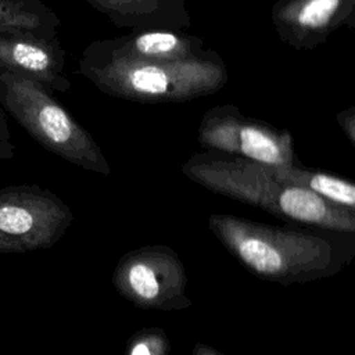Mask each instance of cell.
I'll list each match as a JSON object with an SVG mask.
<instances>
[{
	"label": "cell",
	"mask_w": 355,
	"mask_h": 355,
	"mask_svg": "<svg viewBox=\"0 0 355 355\" xmlns=\"http://www.w3.org/2000/svg\"><path fill=\"white\" fill-rule=\"evenodd\" d=\"M208 226L248 272L283 286L331 277L355 259V233L272 226L229 214H212Z\"/></svg>",
	"instance_id": "6da1fadb"
},
{
	"label": "cell",
	"mask_w": 355,
	"mask_h": 355,
	"mask_svg": "<svg viewBox=\"0 0 355 355\" xmlns=\"http://www.w3.org/2000/svg\"><path fill=\"white\" fill-rule=\"evenodd\" d=\"M78 72L108 96L143 104L196 100L227 82L226 64L212 49L189 60L154 61L114 53L98 40L82 51Z\"/></svg>",
	"instance_id": "7a4b0ae2"
},
{
	"label": "cell",
	"mask_w": 355,
	"mask_h": 355,
	"mask_svg": "<svg viewBox=\"0 0 355 355\" xmlns=\"http://www.w3.org/2000/svg\"><path fill=\"white\" fill-rule=\"evenodd\" d=\"M42 82L0 68V105L31 137L75 166L108 176L111 166L93 136Z\"/></svg>",
	"instance_id": "3957f363"
},
{
	"label": "cell",
	"mask_w": 355,
	"mask_h": 355,
	"mask_svg": "<svg viewBox=\"0 0 355 355\" xmlns=\"http://www.w3.org/2000/svg\"><path fill=\"white\" fill-rule=\"evenodd\" d=\"M294 169L212 150L191 154L182 165L183 175L191 182L272 215L280 190L284 184L293 183Z\"/></svg>",
	"instance_id": "277c9868"
},
{
	"label": "cell",
	"mask_w": 355,
	"mask_h": 355,
	"mask_svg": "<svg viewBox=\"0 0 355 355\" xmlns=\"http://www.w3.org/2000/svg\"><path fill=\"white\" fill-rule=\"evenodd\" d=\"M115 290L146 311H184L191 306L187 275L178 254L168 245H143L123 254L111 276Z\"/></svg>",
	"instance_id": "5b68a950"
},
{
	"label": "cell",
	"mask_w": 355,
	"mask_h": 355,
	"mask_svg": "<svg viewBox=\"0 0 355 355\" xmlns=\"http://www.w3.org/2000/svg\"><path fill=\"white\" fill-rule=\"evenodd\" d=\"M197 140L204 150L244 157L280 168L302 166L287 129L250 118L233 104L209 108L201 118Z\"/></svg>",
	"instance_id": "8992f818"
},
{
	"label": "cell",
	"mask_w": 355,
	"mask_h": 355,
	"mask_svg": "<svg viewBox=\"0 0 355 355\" xmlns=\"http://www.w3.org/2000/svg\"><path fill=\"white\" fill-rule=\"evenodd\" d=\"M72 220L71 208L49 189L37 184L0 189V236L22 252L53 247Z\"/></svg>",
	"instance_id": "52a82bcc"
},
{
	"label": "cell",
	"mask_w": 355,
	"mask_h": 355,
	"mask_svg": "<svg viewBox=\"0 0 355 355\" xmlns=\"http://www.w3.org/2000/svg\"><path fill=\"white\" fill-rule=\"evenodd\" d=\"M272 22L284 43L312 50L338 28H355V0H276Z\"/></svg>",
	"instance_id": "ba28073f"
},
{
	"label": "cell",
	"mask_w": 355,
	"mask_h": 355,
	"mask_svg": "<svg viewBox=\"0 0 355 355\" xmlns=\"http://www.w3.org/2000/svg\"><path fill=\"white\" fill-rule=\"evenodd\" d=\"M64 67L65 51L58 39L0 28V68L25 73L54 92L67 93L71 82L62 73Z\"/></svg>",
	"instance_id": "9c48e42d"
},
{
	"label": "cell",
	"mask_w": 355,
	"mask_h": 355,
	"mask_svg": "<svg viewBox=\"0 0 355 355\" xmlns=\"http://www.w3.org/2000/svg\"><path fill=\"white\" fill-rule=\"evenodd\" d=\"M115 26L186 31L191 17L186 0H86Z\"/></svg>",
	"instance_id": "30bf717a"
},
{
	"label": "cell",
	"mask_w": 355,
	"mask_h": 355,
	"mask_svg": "<svg viewBox=\"0 0 355 355\" xmlns=\"http://www.w3.org/2000/svg\"><path fill=\"white\" fill-rule=\"evenodd\" d=\"M98 42L114 53L154 61L189 60L208 51L201 37L173 29L132 31L129 35Z\"/></svg>",
	"instance_id": "8fae6325"
},
{
	"label": "cell",
	"mask_w": 355,
	"mask_h": 355,
	"mask_svg": "<svg viewBox=\"0 0 355 355\" xmlns=\"http://www.w3.org/2000/svg\"><path fill=\"white\" fill-rule=\"evenodd\" d=\"M61 21L44 0H0V28L58 39Z\"/></svg>",
	"instance_id": "7c38bea8"
},
{
	"label": "cell",
	"mask_w": 355,
	"mask_h": 355,
	"mask_svg": "<svg viewBox=\"0 0 355 355\" xmlns=\"http://www.w3.org/2000/svg\"><path fill=\"white\" fill-rule=\"evenodd\" d=\"M294 183L306 184L330 200L355 209V182L324 172H315L302 166L294 172Z\"/></svg>",
	"instance_id": "4fadbf2b"
},
{
	"label": "cell",
	"mask_w": 355,
	"mask_h": 355,
	"mask_svg": "<svg viewBox=\"0 0 355 355\" xmlns=\"http://www.w3.org/2000/svg\"><path fill=\"white\" fill-rule=\"evenodd\" d=\"M171 348V341L162 329L144 327L130 336L125 352L128 355H166Z\"/></svg>",
	"instance_id": "5bb4252c"
},
{
	"label": "cell",
	"mask_w": 355,
	"mask_h": 355,
	"mask_svg": "<svg viewBox=\"0 0 355 355\" xmlns=\"http://www.w3.org/2000/svg\"><path fill=\"white\" fill-rule=\"evenodd\" d=\"M14 155H15V146L11 140V132L8 128L7 115L1 107L0 108V162L11 159L14 158Z\"/></svg>",
	"instance_id": "9a60e30c"
},
{
	"label": "cell",
	"mask_w": 355,
	"mask_h": 355,
	"mask_svg": "<svg viewBox=\"0 0 355 355\" xmlns=\"http://www.w3.org/2000/svg\"><path fill=\"white\" fill-rule=\"evenodd\" d=\"M336 121L343 133L355 146V104L340 111L336 115Z\"/></svg>",
	"instance_id": "2e32d148"
},
{
	"label": "cell",
	"mask_w": 355,
	"mask_h": 355,
	"mask_svg": "<svg viewBox=\"0 0 355 355\" xmlns=\"http://www.w3.org/2000/svg\"><path fill=\"white\" fill-rule=\"evenodd\" d=\"M18 252H22L19 247H17L14 243L0 236V254H18Z\"/></svg>",
	"instance_id": "e0dca14e"
},
{
	"label": "cell",
	"mask_w": 355,
	"mask_h": 355,
	"mask_svg": "<svg viewBox=\"0 0 355 355\" xmlns=\"http://www.w3.org/2000/svg\"><path fill=\"white\" fill-rule=\"evenodd\" d=\"M193 354H194V355H222V352H219L218 349L212 348V347L208 345V344H202V343H198V344L194 347Z\"/></svg>",
	"instance_id": "ac0fdd59"
}]
</instances>
